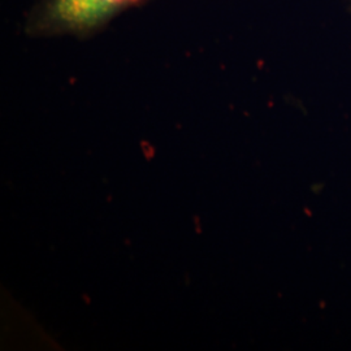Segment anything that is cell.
<instances>
[{"label":"cell","instance_id":"6da1fadb","mask_svg":"<svg viewBox=\"0 0 351 351\" xmlns=\"http://www.w3.org/2000/svg\"><path fill=\"white\" fill-rule=\"evenodd\" d=\"M142 0H42L29 19L34 34H88Z\"/></svg>","mask_w":351,"mask_h":351},{"label":"cell","instance_id":"7a4b0ae2","mask_svg":"<svg viewBox=\"0 0 351 351\" xmlns=\"http://www.w3.org/2000/svg\"><path fill=\"white\" fill-rule=\"evenodd\" d=\"M350 3H351V0H350Z\"/></svg>","mask_w":351,"mask_h":351}]
</instances>
